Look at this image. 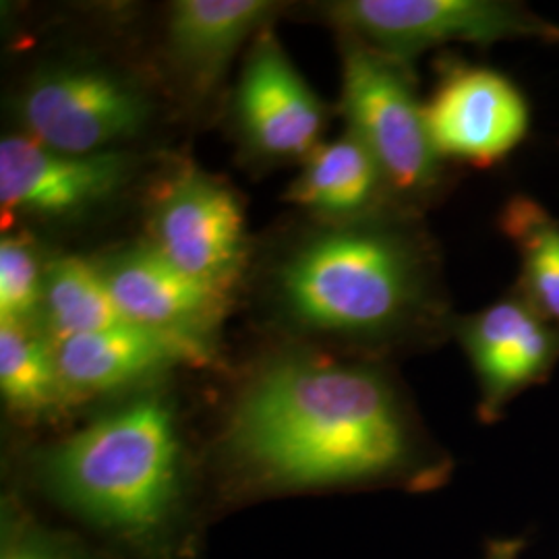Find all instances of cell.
<instances>
[{"mask_svg":"<svg viewBox=\"0 0 559 559\" xmlns=\"http://www.w3.org/2000/svg\"><path fill=\"white\" fill-rule=\"evenodd\" d=\"M230 445L263 479L290 487L425 489L448 473L381 371L309 357H286L261 371L235 411Z\"/></svg>","mask_w":559,"mask_h":559,"instance_id":"6da1fadb","label":"cell"},{"mask_svg":"<svg viewBox=\"0 0 559 559\" xmlns=\"http://www.w3.org/2000/svg\"><path fill=\"white\" fill-rule=\"evenodd\" d=\"M290 313L309 328L385 340L436 313L429 255L394 226H357L311 240L280 276Z\"/></svg>","mask_w":559,"mask_h":559,"instance_id":"7a4b0ae2","label":"cell"},{"mask_svg":"<svg viewBox=\"0 0 559 559\" xmlns=\"http://www.w3.org/2000/svg\"><path fill=\"white\" fill-rule=\"evenodd\" d=\"M179 443L168 408L143 399L92 423L48 456L55 491L83 516L122 533L160 524L177 493Z\"/></svg>","mask_w":559,"mask_h":559,"instance_id":"3957f363","label":"cell"},{"mask_svg":"<svg viewBox=\"0 0 559 559\" xmlns=\"http://www.w3.org/2000/svg\"><path fill=\"white\" fill-rule=\"evenodd\" d=\"M342 110L348 133L369 150L388 189L423 200L441 180V158L427 129L408 64L353 36L342 40Z\"/></svg>","mask_w":559,"mask_h":559,"instance_id":"277c9868","label":"cell"},{"mask_svg":"<svg viewBox=\"0 0 559 559\" xmlns=\"http://www.w3.org/2000/svg\"><path fill=\"white\" fill-rule=\"evenodd\" d=\"M328 15L344 36L404 64L448 41H559V25L506 0H342L328 4Z\"/></svg>","mask_w":559,"mask_h":559,"instance_id":"5b68a950","label":"cell"},{"mask_svg":"<svg viewBox=\"0 0 559 559\" xmlns=\"http://www.w3.org/2000/svg\"><path fill=\"white\" fill-rule=\"evenodd\" d=\"M27 138L67 154L110 152L150 119L140 87L100 67H57L29 81L20 100Z\"/></svg>","mask_w":559,"mask_h":559,"instance_id":"8992f818","label":"cell"},{"mask_svg":"<svg viewBox=\"0 0 559 559\" xmlns=\"http://www.w3.org/2000/svg\"><path fill=\"white\" fill-rule=\"evenodd\" d=\"M152 242L185 274L228 293L245 261L237 195L193 166L162 182L152 205Z\"/></svg>","mask_w":559,"mask_h":559,"instance_id":"52a82bcc","label":"cell"},{"mask_svg":"<svg viewBox=\"0 0 559 559\" xmlns=\"http://www.w3.org/2000/svg\"><path fill=\"white\" fill-rule=\"evenodd\" d=\"M456 334L479 383L477 415L493 425L559 362V328L540 316L516 286L477 313L456 321Z\"/></svg>","mask_w":559,"mask_h":559,"instance_id":"ba28073f","label":"cell"},{"mask_svg":"<svg viewBox=\"0 0 559 559\" xmlns=\"http://www.w3.org/2000/svg\"><path fill=\"white\" fill-rule=\"evenodd\" d=\"M425 119L441 160L489 168L524 141L531 110L519 85L500 71L452 60L425 104Z\"/></svg>","mask_w":559,"mask_h":559,"instance_id":"9c48e42d","label":"cell"},{"mask_svg":"<svg viewBox=\"0 0 559 559\" xmlns=\"http://www.w3.org/2000/svg\"><path fill=\"white\" fill-rule=\"evenodd\" d=\"M129 177L120 152L67 154L27 135L0 143V205L9 216L73 218L110 200Z\"/></svg>","mask_w":559,"mask_h":559,"instance_id":"30bf717a","label":"cell"},{"mask_svg":"<svg viewBox=\"0 0 559 559\" xmlns=\"http://www.w3.org/2000/svg\"><path fill=\"white\" fill-rule=\"evenodd\" d=\"M237 112L245 140L261 156L293 158L318 147L323 106L267 29L245 62Z\"/></svg>","mask_w":559,"mask_h":559,"instance_id":"8fae6325","label":"cell"},{"mask_svg":"<svg viewBox=\"0 0 559 559\" xmlns=\"http://www.w3.org/2000/svg\"><path fill=\"white\" fill-rule=\"evenodd\" d=\"M102 272L131 323L205 346L228 307V293L185 274L154 245L122 251Z\"/></svg>","mask_w":559,"mask_h":559,"instance_id":"7c38bea8","label":"cell"},{"mask_svg":"<svg viewBox=\"0 0 559 559\" xmlns=\"http://www.w3.org/2000/svg\"><path fill=\"white\" fill-rule=\"evenodd\" d=\"M52 344L67 402L100 396L173 365L210 362V346L135 323Z\"/></svg>","mask_w":559,"mask_h":559,"instance_id":"4fadbf2b","label":"cell"},{"mask_svg":"<svg viewBox=\"0 0 559 559\" xmlns=\"http://www.w3.org/2000/svg\"><path fill=\"white\" fill-rule=\"evenodd\" d=\"M276 4L267 0H179L170 9L168 52L189 83L207 92L240 44L251 38Z\"/></svg>","mask_w":559,"mask_h":559,"instance_id":"5bb4252c","label":"cell"},{"mask_svg":"<svg viewBox=\"0 0 559 559\" xmlns=\"http://www.w3.org/2000/svg\"><path fill=\"white\" fill-rule=\"evenodd\" d=\"M390 191L380 166L353 133L318 145L293 182L288 200L328 218H357Z\"/></svg>","mask_w":559,"mask_h":559,"instance_id":"9a60e30c","label":"cell"},{"mask_svg":"<svg viewBox=\"0 0 559 559\" xmlns=\"http://www.w3.org/2000/svg\"><path fill=\"white\" fill-rule=\"evenodd\" d=\"M44 272L41 311L52 342L131 325L112 297L102 265L67 255Z\"/></svg>","mask_w":559,"mask_h":559,"instance_id":"2e32d148","label":"cell"},{"mask_svg":"<svg viewBox=\"0 0 559 559\" xmlns=\"http://www.w3.org/2000/svg\"><path fill=\"white\" fill-rule=\"evenodd\" d=\"M501 233L519 253L514 286L559 328V221L539 201L512 195L500 212Z\"/></svg>","mask_w":559,"mask_h":559,"instance_id":"e0dca14e","label":"cell"},{"mask_svg":"<svg viewBox=\"0 0 559 559\" xmlns=\"http://www.w3.org/2000/svg\"><path fill=\"white\" fill-rule=\"evenodd\" d=\"M0 390L7 404L25 417H38L67 402L52 340L27 323H0Z\"/></svg>","mask_w":559,"mask_h":559,"instance_id":"ac0fdd59","label":"cell"},{"mask_svg":"<svg viewBox=\"0 0 559 559\" xmlns=\"http://www.w3.org/2000/svg\"><path fill=\"white\" fill-rule=\"evenodd\" d=\"M44 274L25 240L0 242V323H27L41 307Z\"/></svg>","mask_w":559,"mask_h":559,"instance_id":"d6986e66","label":"cell"},{"mask_svg":"<svg viewBox=\"0 0 559 559\" xmlns=\"http://www.w3.org/2000/svg\"><path fill=\"white\" fill-rule=\"evenodd\" d=\"M526 547V537H500L485 545V559H519Z\"/></svg>","mask_w":559,"mask_h":559,"instance_id":"ffe728a7","label":"cell"},{"mask_svg":"<svg viewBox=\"0 0 559 559\" xmlns=\"http://www.w3.org/2000/svg\"><path fill=\"white\" fill-rule=\"evenodd\" d=\"M9 559H40V558H29V556H17V558H9Z\"/></svg>","mask_w":559,"mask_h":559,"instance_id":"44dd1931","label":"cell"}]
</instances>
